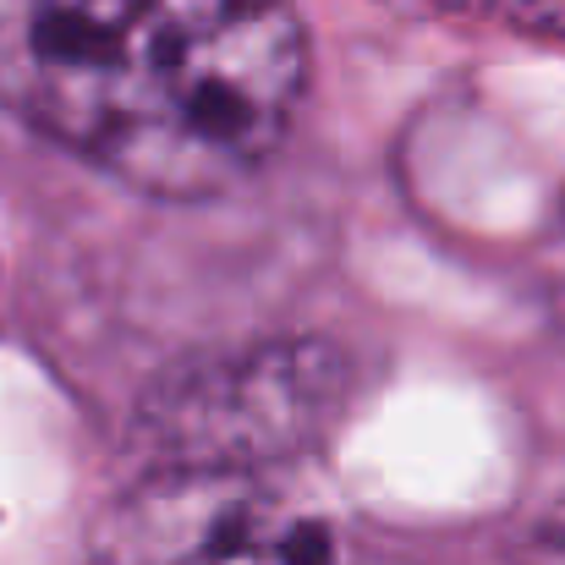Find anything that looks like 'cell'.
Masks as SVG:
<instances>
[{
	"instance_id": "1",
	"label": "cell",
	"mask_w": 565,
	"mask_h": 565,
	"mask_svg": "<svg viewBox=\"0 0 565 565\" xmlns=\"http://www.w3.org/2000/svg\"><path fill=\"white\" fill-rule=\"evenodd\" d=\"M302 94L286 0H0V110L154 198L253 177Z\"/></svg>"
},
{
	"instance_id": "2",
	"label": "cell",
	"mask_w": 565,
	"mask_h": 565,
	"mask_svg": "<svg viewBox=\"0 0 565 565\" xmlns=\"http://www.w3.org/2000/svg\"><path fill=\"white\" fill-rule=\"evenodd\" d=\"M347 358L324 341H275L171 379L149 412L160 467H247L269 472L280 456L313 445L347 401Z\"/></svg>"
},
{
	"instance_id": "3",
	"label": "cell",
	"mask_w": 565,
	"mask_h": 565,
	"mask_svg": "<svg viewBox=\"0 0 565 565\" xmlns=\"http://www.w3.org/2000/svg\"><path fill=\"white\" fill-rule=\"evenodd\" d=\"M94 565H335V544L269 472L160 467L94 522Z\"/></svg>"
},
{
	"instance_id": "4",
	"label": "cell",
	"mask_w": 565,
	"mask_h": 565,
	"mask_svg": "<svg viewBox=\"0 0 565 565\" xmlns=\"http://www.w3.org/2000/svg\"><path fill=\"white\" fill-rule=\"evenodd\" d=\"M511 565H565V500L527 533V544L516 550Z\"/></svg>"
}]
</instances>
